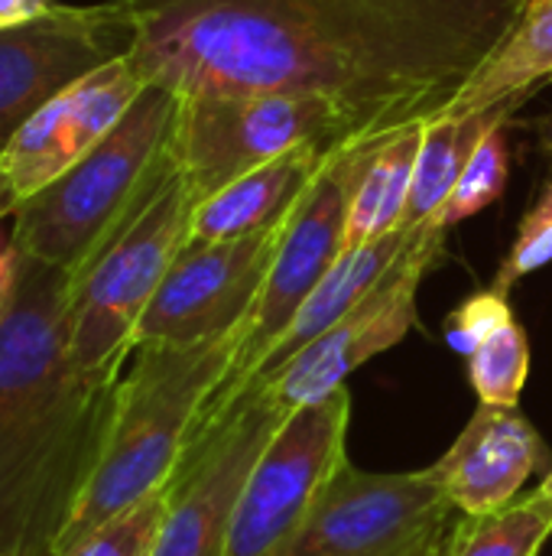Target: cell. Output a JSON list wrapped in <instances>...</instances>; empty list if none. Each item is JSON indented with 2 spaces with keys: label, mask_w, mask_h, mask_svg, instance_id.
I'll use <instances>...</instances> for the list:
<instances>
[{
  "label": "cell",
  "mask_w": 552,
  "mask_h": 556,
  "mask_svg": "<svg viewBox=\"0 0 552 556\" xmlns=\"http://www.w3.org/2000/svg\"><path fill=\"white\" fill-rule=\"evenodd\" d=\"M130 62L192 94L329 101L348 134L439 117L508 39L524 0H117Z\"/></svg>",
  "instance_id": "6da1fadb"
},
{
  "label": "cell",
  "mask_w": 552,
  "mask_h": 556,
  "mask_svg": "<svg viewBox=\"0 0 552 556\" xmlns=\"http://www.w3.org/2000/svg\"><path fill=\"white\" fill-rule=\"evenodd\" d=\"M72 274L23 257L0 313V551L55 556L94 469L114 388L68 358Z\"/></svg>",
  "instance_id": "7a4b0ae2"
},
{
  "label": "cell",
  "mask_w": 552,
  "mask_h": 556,
  "mask_svg": "<svg viewBox=\"0 0 552 556\" xmlns=\"http://www.w3.org/2000/svg\"><path fill=\"white\" fill-rule=\"evenodd\" d=\"M238 345L241 332L198 345L133 349L114 388L94 469L68 515L55 556L176 479L211 401L231 378Z\"/></svg>",
  "instance_id": "3957f363"
},
{
  "label": "cell",
  "mask_w": 552,
  "mask_h": 556,
  "mask_svg": "<svg viewBox=\"0 0 552 556\" xmlns=\"http://www.w3.org/2000/svg\"><path fill=\"white\" fill-rule=\"evenodd\" d=\"M176 114L179 94L146 81L124 121L88 156L16 205L10 225L23 257L78 274L172 169Z\"/></svg>",
  "instance_id": "277c9868"
},
{
  "label": "cell",
  "mask_w": 552,
  "mask_h": 556,
  "mask_svg": "<svg viewBox=\"0 0 552 556\" xmlns=\"http://www.w3.org/2000/svg\"><path fill=\"white\" fill-rule=\"evenodd\" d=\"M192 212L195 195L172 163L140 208L72 274L65 339L81 378L111 384L124 375L133 355V332L166 270L189 244Z\"/></svg>",
  "instance_id": "5b68a950"
},
{
  "label": "cell",
  "mask_w": 552,
  "mask_h": 556,
  "mask_svg": "<svg viewBox=\"0 0 552 556\" xmlns=\"http://www.w3.org/2000/svg\"><path fill=\"white\" fill-rule=\"evenodd\" d=\"M387 134H358L338 140L325 160L293 215L286 218L277 257L270 264L264 293L241 332L238 358L231 368L228 384L211 401L208 417L234 404L264 358L273 352V345L283 339L309 293L322 283V277L335 267V261L345 254V231H348V212L355 199V186L364 173V163L371 160L374 147ZM205 417V420H208Z\"/></svg>",
  "instance_id": "8992f818"
},
{
  "label": "cell",
  "mask_w": 552,
  "mask_h": 556,
  "mask_svg": "<svg viewBox=\"0 0 552 556\" xmlns=\"http://www.w3.org/2000/svg\"><path fill=\"white\" fill-rule=\"evenodd\" d=\"M351 137L345 117L303 94H192L179 98L169 153L195 202L238 176L303 147Z\"/></svg>",
  "instance_id": "52a82bcc"
},
{
  "label": "cell",
  "mask_w": 552,
  "mask_h": 556,
  "mask_svg": "<svg viewBox=\"0 0 552 556\" xmlns=\"http://www.w3.org/2000/svg\"><path fill=\"white\" fill-rule=\"evenodd\" d=\"M348 388L283 417L238 498L228 556H273L290 544L325 485L348 463Z\"/></svg>",
  "instance_id": "ba28073f"
},
{
  "label": "cell",
  "mask_w": 552,
  "mask_h": 556,
  "mask_svg": "<svg viewBox=\"0 0 552 556\" xmlns=\"http://www.w3.org/2000/svg\"><path fill=\"white\" fill-rule=\"evenodd\" d=\"M452 505L423 472H364L345 463L303 528L273 556H426L442 538Z\"/></svg>",
  "instance_id": "9c48e42d"
},
{
  "label": "cell",
  "mask_w": 552,
  "mask_h": 556,
  "mask_svg": "<svg viewBox=\"0 0 552 556\" xmlns=\"http://www.w3.org/2000/svg\"><path fill=\"white\" fill-rule=\"evenodd\" d=\"M283 417L260 391H247L198 427L169 482V508L150 556H228L238 498Z\"/></svg>",
  "instance_id": "30bf717a"
},
{
  "label": "cell",
  "mask_w": 552,
  "mask_h": 556,
  "mask_svg": "<svg viewBox=\"0 0 552 556\" xmlns=\"http://www.w3.org/2000/svg\"><path fill=\"white\" fill-rule=\"evenodd\" d=\"M442 251L446 231L436 225L420 228L394 270L342 323L312 339L280 371H273L251 391H260L283 414L319 404L329 394L342 391L351 371L403 342L407 332L416 326L420 283L442 261Z\"/></svg>",
  "instance_id": "8fae6325"
},
{
  "label": "cell",
  "mask_w": 552,
  "mask_h": 556,
  "mask_svg": "<svg viewBox=\"0 0 552 556\" xmlns=\"http://www.w3.org/2000/svg\"><path fill=\"white\" fill-rule=\"evenodd\" d=\"M283 228L286 222L247 238L189 241L150 300L133 332V349L198 345L244 332L264 293Z\"/></svg>",
  "instance_id": "7c38bea8"
},
{
  "label": "cell",
  "mask_w": 552,
  "mask_h": 556,
  "mask_svg": "<svg viewBox=\"0 0 552 556\" xmlns=\"http://www.w3.org/2000/svg\"><path fill=\"white\" fill-rule=\"evenodd\" d=\"M127 49L130 23L117 0L59 3L36 23L0 29V153L46 101Z\"/></svg>",
  "instance_id": "4fadbf2b"
},
{
  "label": "cell",
  "mask_w": 552,
  "mask_h": 556,
  "mask_svg": "<svg viewBox=\"0 0 552 556\" xmlns=\"http://www.w3.org/2000/svg\"><path fill=\"white\" fill-rule=\"evenodd\" d=\"M146 88L130 55H117L46 101L3 147L0 173L23 205L88 156Z\"/></svg>",
  "instance_id": "5bb4252c"
},
{
  "label": "cell",
  "mask_w": 552,
  "mask_h": 556,
  "mask_svg": "<svg viewBox=\"0 0 552 556\" xmlns=\"http://www.w3.org/2000/svg\"><path fill=\"white\" fill-rule=\"evenodd\" d=\"M550 469V446L517 407H482L455 443L429 466L452 511L488 518L514 505L537 472Z\"/></svg>",
  "instance_id": "9a60e30c"
},
{
  "label": "cell",
  "mask_w": 552,
  "mask_h": 556,
  "mask_svg": "<svg viewBox=\"0 0 552 556\" xmlns=\"http://www.w3.org/2000/svg\"><path fill=\"white\" fill-rule=\"evenodd\" d=\"M332 147L293 150L195 202L189 241H231L283 225L319 176L322 160Z\"/></svg>",
  "instance_id": "2e32d148"
},
{
  "label": "cell",
  "mask_w": 552,
  "mask_h": 556,
  "mask_svg": "<svg viewBox=\"0 0 552 556\" xmlns=\"http://www.w3.org/2000/svg\"><path fill=\"white\" fill-rule=\"evenodd\" d=\"M420 231V228H416ZM416 231L400 228L387 238H377L371 244L351 248L345 251L335 267L322 277V283L309 293V300L303 303V309L296 313V319L290 323V329L283 332V339L273 345V352L264 358V365L257 368V375L251 378V388H257L260 381H267L273 371H280L299 349H306L312 339H319L322 332H329L335 323H342L390 270L394 264L407 254L410 241L416 238ZM231 407V404H228Z\"/></svg>",
  "instance_id": "e0dca14e"
},
{
  "label": "cell",
  "mask_w": 552,
  "mask_h": 556,
  "mask_svg": "<svg viewBox=\"0 0 552 556\" xmlns=\"http://www.w3.org/2000/svg\"><path fill=\"white\" fill-rule=\"evenodd\" d=\"M552 78V0H524L517 23L442 114H478L521 104Z\"/></svg>",
  "instance_id": "ac0fdd59"
},
{
  "label": "cell",
  "mask_w": 552,
  "mask_h": 556,
  "mask_svg": "<svg viewBox=\"0 0 552 556\" xmlns=\"http://www.w3.org/2000/svg\"><path fill=\"white\" fill-rule=\"evenodd\" d=\"M426 124L429 121L390 130L374 147V153L364 163V173L355 186L348 231H345V251L371 244V241L387 238L403 228L410 189H413V169H416Z\"/></svg>",
  "instance_id": "d6986e66"
},
{
  "label": "cell",
  "mask_w": 552,
  "mask_h": 556,
  "mask_svg": "<svg viewBox=\"0 0 552 556\" xmlns=\"http://www.w3.org/2000/svg\"><path fill=\"white\" fill-rule=\"evenodd\" d=\"M517 111V104H504L495 111H478V114H439L426 124L423 147L416 156L413 169V189L407 202V218L403 228H429L442 205L449 202L462 169L468 166L472 153L485 140V134L508 121Z\"/></svg>",
  "instance_id": "ffe728a7"
},
{
  "label": "cell",
  "mask_w": 552,
  "mask_h": 556,
  "mask_svg": "<svg viewBox=\"0 0 552 556\" xmlns=\"http://www.w3.org/2000/svg\"><path fill=\"white\" fill-rule=\"evenodd\" d=\"M552 538V505L537 492L498 515L462 518L449 528L446 556H537Z\"/></svg>",
  "instance_id": "44dd1931"
},
{
  "label": "cell",
  "mask_w": 552,
  "mask_h": 556,
  "mask_svg": "<svg viewBox=\"0 0 552 556\" xmlns=\"http://www.w3.org/2000/svg\"><path fill=\"white\" fill-rule=\"evenodd\" d=\"M465 362L468 384L482 407H517L530 378V339L517 319L498 329Z\"/></svg>",
  "instance_id": "7402d4cb"
},
{
  "label": "cell",
  "mask_w": 552,
  "mask_h": 556,
  "mask_svg": "<svg viewBox=\"0 0 552 556\" xmlns=\"http://www.w3.org/2000/svg\"><path fill=\"white\" fill-rule=\"evenodd\" d=\"M511 121V117H508ZM508 121L495 124L485 140L478 143V150L472 153L468 166L462 169L449 202L442 205L439 218L433 222L436 228L449 231L459 222L485 212L488 205H495L504 195L508 176H511V147H508Z\"/></svg>",
  "instance_id": "603a6c76"
},
{
  "label": "cell",
  "mask_w": 552,
  "mask_h": 556,
  "mask_svg": "<svg viewBox=\"0 0 552 556\" xmlns=\"http://www.w3.org/2000/svg\"><path fill=\"white\" fill-rule=\"evenodd\" d=\"M169 508V485L140 505L114 515L111 521L98 525L91 534L68 544L59 556H150L159 538L163 518Z\"/></svg>",
  "instance_id": "cb8c5ba5"
},
{
  "label": "cell",
  "mask_w": 552,
  "mask_h": 556,
  "mask_svg": "<svg viewBox=\"0 0 552 556\" xmlns=\"http://www.w3.org/2000/svg\"><path fill=\"white\" fill-rule=\"evenodd\" d=\"M514 319V309L508 303L504 293H498L495 287L472 293L468 300H462L449 316H446V342L452 352L459 355H472L475 349H482L498 329H504Z\"/></svg>",
  "instance_id": "d4e9b609"
},
{
  "label": "cell",
  "mask_w": 552,
  "mask_h": 556,
  "mask_svg": "<svg viewBox=\"0 0 552 556\" xmlns=\"http://www.w3.org/2000/svg\"><path fill=\"white\" fill-rule=\"evenodd\" d=\"M547 264H552V212H547L540 202L524 215L517 238L508 251V257L501 261L498 274H495V290L498 293H511L514 283H521L524 277L543 270Z\"/></svg>",
  "instance_id": "484cf974"
},
{
  "label": "cell",
  "mask_w": 552,
  "mask_h": 556,
  "mask_svg": "<svg viewBox=\"0 0 552 556\" xmlns=\"http://www.w3.org/2000/svg\"><path fill=\"white\" fill-rule=\"evenodd\" d=\"M20 264H23V251L16 248L13 225L7 218V222H0V313L7 309V303H10V296L16 290Z\"/></svg>",
  "instance_id": "4316f807"
},
{
  "label": "cell",
  "mask_w": 552,
  "mask_h": 556,
  "mask_svg": "<svg viewBox=\"0 0 552 556\" xmlns=\"http://www.w3.org/2000/svg\"><path fill=\"white\" fill-rule=\"evenodd\" d=\"M59 0H0V29H16L49 16Z\"/></svg>",
  "instance_id": "83f0119b"
},
{
  "label": "cell",
  "mask_w": 552,
  "mask_h": 556,
  "mask_svg": "<svg viewBox=\"0 0 552 556\" xmlns=\"http://www.w3.org/2000/svg\"><path fill=\"white\" fill-rule=\"evenodd\" d=\"M13 212H16V199H13V192H10V186H7V179L0 173V222L13 218Z\"/></svg>",
  "instance_id": "f1b7e54d"
},
{
  "label": "cell",
  "mask_w": 552,
  "mask_h": 556,
  "mask_svg": "<svg viewBox=\"0 0 552 556\" xmlns=\"http://www.w3.org/2000/svg\"><path fill=\"white\" fill-rule=\"evenodd\" d=\"M537 495L543 498V502H550L552 505V466L543 472V479H540V485H537Z\"/></svg>",
  "instance_id": "f546056e"
},
{
  "label": "cell",
  "mask_w": 552,
  "mask_h": 556,
  "mask_svg": "<svg viewBox=\"0 0 552 556\" xmlns=\"http://www.w3.org/2000/svg\"><path fill=\"white\" fill-rule=\"evenodd\" d=\"M537 202H540V205H543L547 212H552V182H550V186H547V189H543V195H540Z\"/></svg>",
  "instance_id": "4dcf8cb0"
},
{
  "label": "cell",
  "mask_w": 552,
  "mask_h": 556,
  "mask_svg": "<svg viewBox=\"0 0 552 556\" xmlns=\"http://www.w3.org/2000/svg\"><path fill=\"white\" fill-rule=\"evenodd\" d=\"M0 556H10V554H3V551H0Z\"/></svg>",
  "instance_id": "1f68e13d"
}]
</instances>
